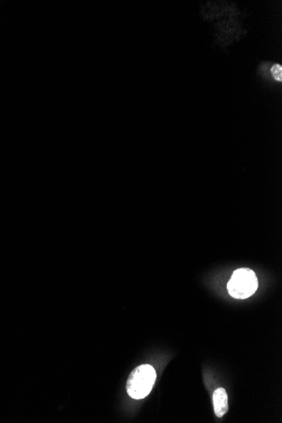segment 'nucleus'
Wrapping results in <instances>:
<instances>
[{"label": "nucleus", "instance_id": "obj_1", "mask_svg": "<svg viewBox=\"0 0 282 423\" xmlns=\"http://www.w3.org/2000/svg\"><path fill=\"white\" fill-rule=\"evenodd\" d=\"M157 380V372L151 365L144 364L135 367L127 381V393L134 400H141L151 393Z\"/></svg>", "mask_w": 282, "mask_h": 423}, {"label": "nucleus", "instance_id": "obj_2", "mask_svg": "<svg viewBox=\"0 0 282 423\" xmlns=\"http://www.w3.org/2000/svg\"><path fill=\"white\" fill-rule=\"evenodd\" d=\"M259 287V281L254 270L241 268L235 270L228 281L227 291L233 299H246L254 295Z\"/></svg>", "mask_w": 282, "mask_h": 423}, {"label": "nucleus", "instance_id": "obj_3", "mask_svg": "<svg viewBox=\"0 0 282 423\" xmlns=\"http://www.w3.org/2000/svg\"><path fill=\"white\" fill-rule=\"evenodd\" d=\"M213 405L217 418H223L228 412V397L225 389L219 388L213 395Z\"/></svg>", "mask_w": 282, "mask_h": 423}, {"label": "nucleus", "instance_id": "obj_4", "mask_svg": "<svg viewBox=\"0 0 282 423\" xmlns=\"http://www.w3.org/2000/svg\"><path fill=\"white\" fill-rule=\"evenodd\" d=\"M271 73L273 74L274 78L278 81H282V66L280 64H275L271 68Z\"/></svg>", "mask_w": 282, "mask_h": 423}]
</instances>
